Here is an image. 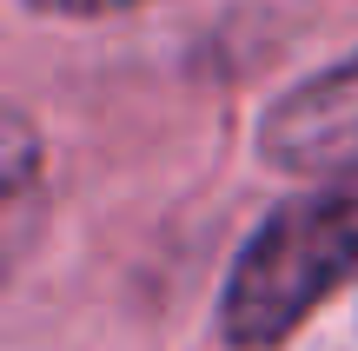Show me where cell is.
<instances>
[{
  "label": "cell",
  "instance_id": "3957f363",
  "mask_svg": "<svg viewBox=\"0 0 358 351\" xmlns=\"http://www.w3.org/2000/svg\"><path fill=\"white\" fill-rule=\"evenodd\" d=\"M27 172H34V133H27V119L13 113L7 119V186H13V193L27 186Z\"/></svg>",
  "mask_w": 358,
  "mask_h": 351
},
{
  "label": "cell",
  "instance_id": "7a4b0ae2",
  "mask_svg": "<svg viewBox=\"0 0 358 351\" xmlns=\"http://www.w3.org/2000/svg\"><path fill=\"white\" fill-rule=\"evenodd\" d=\"M259 159L279 172H312V179L358 172V53L299 80L285 100L266 106Z\"/></svg>",
  "mask_w": 358,
  "mask_h": 351
},
{
  "label": "cell",
  "instance_id": "6da1fadb",
  "mask_svg": "<svg viewBox=\"0 0 358 351\" xmlns=\"http://www.w3.org/2000/svg\"><path fill=\"white\" fill-rule=\"evenodd\" d=\"M352 272H358V179H332L279 199L226 272L219 338L232 351H279Z\"/></svg>",
  "mask_w": 358,
  "mask_h": 351
},
{
  "label": "cell",
  "instance_id": "277c9868",
  "mask_svg": "<svg viewBox=\"0 0 358 351\" xmlns=\"http://www.w3.org/2000/svg\"><path fill=\"white\" fill-rule=\"evenodd\" d=\"M27 7L66 13V20H93V13H127V7H140V0H27Z\"/></svg>",
  "mask_w": 358,
  "mask_h": 351
}]
</instances>
